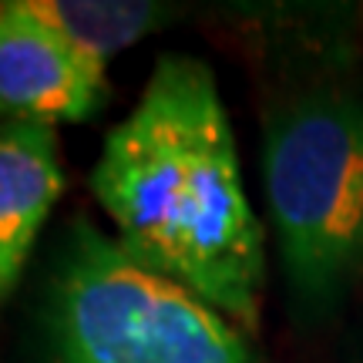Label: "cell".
Listing matches in <instances>:
<instances>
[{
    "label": "cell",
    "instance_id": "cell-1",
    "mask_svg": "<svg viewBox=\"0 0 363 363\" xmlns=\"http://www.w3.org/2000/svg\"><path fill=\"white\" fill-rule=\"evenodd\" d=\"M88 189L135 259L259 337L266 235L206 61L158 54L138 104L104 135Z\"/></svg>",
    "mask_w": 363,
    "mask_h": 363
},
{
    "label": "cell",
    "instance_id": "cell-2",
    "mask_svg": "<svg viewBox=\"0 0 363 363\" xmlns=\"http://www.w3.org/2000/svg\"><path fill=\"white\" fill-rule=\"evenodd\" d=\"M44 340L51 363H256L229 316L88 216L67 222L54 252Z\"/></svg>",
    "mask_w": 363,
    "mask_h": 363
},
{
    "label": "cell",
    "instance_id": "cell-3",
    "mask_svg": "<svg viewBox=\"0 0 363 363\" xmlns=\"http://www.w3.org/2000/svg\"><path fill=\"white\" fill-rule=\"evenodd\" d=\"M262 182L286 283L326 310L363 269V94L320 91L266 118Z\"/></svg>",
    "mask_w": 363,
    "mask_h": 363
},
{
    "label": "cell",
    "instance_id": "cell-4",
    "mask_svg": "<svg viewBox=\"0 0 363 363\" xmlns=\"http://www.w3.org/2000/svg\"><path fill=\"white\" fill-rule=\"evenodd\" d=\"M104 98V65L44 24L27 0L0 4V121H88Z\"/></svg>",
    "mask_w": 363,
    "mask_h": 363
},
{
    "label": "cell",
    "instance_id": "cell-5",
    "mask_svg": "<svg viewBox=\"0 0 363 363\" xmlns=\"http://www.w3.org/2000/svg\"><path fill=\"white\" fill-rule=\"evenodd\" d=\"M65 185L61 138L51 125L0 121V310L21 283Z\"/></svg>",
    "mask_w": 363,
    "mask_h": 363
},
{
    "label": "cell",
    "instance_id": "cell-6",
    "mask_svg": "<svg viewBox=\"0 0 363 363\" xmlns=\"http://www.w3.org/2000/svg\"><path fill=\"white\" fill-rule=\"evenodd\" d=\"M44 24H51L81 54L108 65L115 54L155 34L172 21L165 4L152 0H27Z\"/></svg>",
    "mask_w": 363,
    "mask_h": 363
},
{
    "label": "cell",
    "instance_id": "cell-7",
    "mask_svg": "<svg viewBox=\"0 0 363 363\" xmlns=\"http://www.w3.org/2000/svg\"><path fill=\"white\" fill-rule=\"evenodd\" d=\"M360 21H363V7H360Z\"/></svg>",
    "mask_w": 363,
    "mask_h": 363
}]
</instances>
